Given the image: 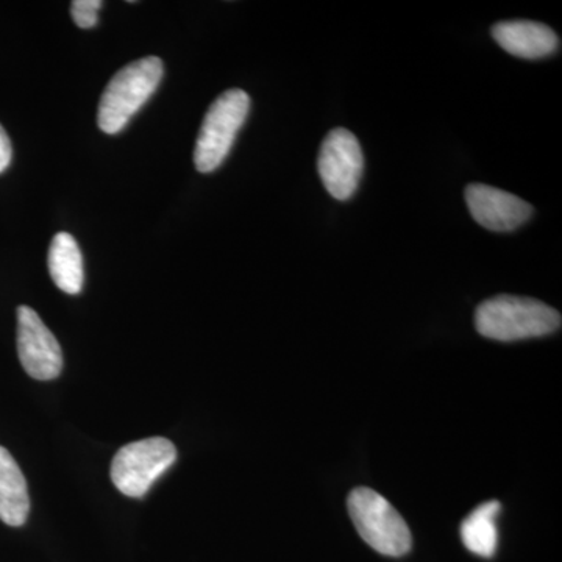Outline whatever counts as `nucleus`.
<instances>
[{
    "instance_id": "f257e3e1",
    "label": "nucleus",
    "mask_w": 562,
    "mask_h": 562,
    "mask_svg": "<svg viewBox=\"0 0 562 562\" xmlns=\"http://www.w3.org/2000/svg\"><path fill=\"white\" fill-rule=\"evenodd\" d=\"M561 314L536 299L497 295L476 308L475 327L494 341L513 342L541 338L560 330Z\"/></svg>"
},
{
    "instance_id": "f03ea898",
    "label": "nucleus",
    "mask_w": 562,
    "mask_h": 562,
    "mask_svg": "<svg viewBox=\"0 0 562 562\" xmlns=\"http://www.w3.org/2000/svg\"><path fill=\"white\" fill-rule=\"evenodd\" d=\"M165 66L158 57L140 58L122 68L103 91L98 124L109 135L120 133L138 113L162 79Z\"/></svg>"
},
{
    "instance_id": "7ed1b4c3",
    "label": "nucleus",
    "mask_w": 562,
    "mask_h": 562,
    "mask_svg": "<svg viewBox=\"0 0 562 562\" xmlns=\"http://www.w3.org/2000/svg\"><path fill=\"white\" fill-rule=\"evenodd\" d=\"M347 506L351 522L368 546L384 557L401 558L412 550L413 536L405 519L379 492L358 487Z\"/></svg>"
},
{
    "instance_id": "20e7f679",
    "label": "nucleus",
    "mask_w": 562,
    "mask_h": 562,
    "mask_svg": "<svg viewBox=\"0 0 562 562\" xmlns=\"http://www.w3.org/2000/svg\"><path fill=\"white\" fill-rule=\"evenodd\" d=\"M249 111L250 98L243 90L222 92L211 103L195 143L194 165L199 172L209 173L220 168L231 154Z\"/></svg>"
},
{
    "instance_id": "39448f33",
    "label": "nucleus",
    "mask_w": 562,
    "mask_h": 562,
    "mask_svg": "<svg viewBox=\"0 0 562 562\" xmlns=\"http://www.w3.org/2000/svg\"><path fill=\"white\" fill-rule=\"evenodd\" d=\"M177 460L176 446L166 438L127 443L111 462V480L127 497L140 498Z\"/></svg>"
},
{
    "instance_id": "423d86ee",
    "label": "nucleus",
    "mask_w": 562,
    "mask_h": 562,
    "mask_svg": "<svg viewBox=\"0 0 562 562\" xmlns=\"http://www.w3.org/2000/svg\"><path fill=\"white\" fill-rule=\"evenodd\" d=\"M317 171L325 190L336 201L353 198L364 171V154L357 136L347 128L328 133L321 146Z\"/></svg>"
},
{
    "instance_id": "0eeeda50",
    "label": "nucleus",
    "mask_w": 562,
    "mask_h": 562,
    "mask_svg": "<svg viewBox=\"0 0 562 562\" xmlns=\"http://www.w3.org/2000/svg\"><path fill=\"white\" fill-rule=\"evenodd\" d=\"M18 353L22 368L32 379L49 382L61 373L60 344L29 306L18 308Z\"/></svg>"
},
{
    "instance_id": "6e6552de",
    "label": "nucleus",
    "mask_w": 562,
    "mask_h": 562,
    "mask_svg": "<svg viewBox=\"0 0 562 562\" xmlns=\"http://www.w3.org/2000/svg\"><path fill=\"white\" fill-rule=\"evenodd\" d=\"M464 198L473 220L491 232L516 231L532 216L530 203L487 184H469Z\"/></svg>"
},
{
    "instance_id": "1a4fd4ad",
    "label": "nucleus",
    "mask_w": 562,
    "mask_h": 562,
    "mask_svg": "<svg viewBox=\"0 0 562 562\" xmlns=\"http://www.w3.org/2000/svg\"><path fill=\"white\" fill-rule=\"evenodd\" d=\"M491 33L503 50L525 60H539L560 49V36L541 22L503 21Z\"/></svg>"
},
{
    "instance_id": "9d476101",
    "label": "nucleus",
    "mask_w": 562,
    "mask_h": 562,
    "mask_svg": "<svg viewBox=\"0 0 562 562\" xmlns=\"http://www.w3.org/2000/svg\"><path fill=\"white\" fill-rule=\"evenodd\" d=\"M31 513L27 482L9 450L0 447V520L21 527Z\"/></svg>"
},
{
    "instance_id": "9b49d317",
    "label": "nucleus",
    "mask_w": 562,
    "mask_h": 562,
    "mask_svg": "<svg viewBox=\"0 0 562 562\" xmlns=\"http://www.w3.org/2000/svg\"><path fill=\"white\" fill-rule=\"evenodd\" d=\"M49 272L52 280L66 294H80L83 288V258L79 244L69 233H58L52 239L49 249Z\"/></svg>"
},
{
    "instance_id": "f8f14e48",
    "label": "nucleus",
    "mask_w": 562,
    "mask_h": 562,
    "mask_svg": "<svg viewBox=\"0 0 562 562\" xmlns=\"http://www.w3.org/2000/svg\"><path fill=\"white\" fill-rule=\"evenodd\" d=\"M501 509V503L492 501L483 503L465 517L461 525V539L469 552L482 558H492L497 552L498 531L495 520Z\"/></svg>"
},
{
    "instance_id": "ddd939ff",
    "label": "nucleus",
    "mask_w": 562,
    "mask_h": 562,
    "mask_svg": "<svg viewBox=\"0 0 562 562\" xmlns=\"http://www.w3.org/2000/svg\"><path fill=\"white\" fill-rule=\"evenodd\" d=\"M102 9L101 0H74L70 3V16L77 27L92 29L99 21V10Z\"/></svg>"
},
{
    "instance_id": "4468645a",
    "label": "nucleus",
    "mask_w": 562,
    "mask_h": 562,
    "mask_svg": "<svg viewBox=\"0 0 562 562\" xmlns=\"http://www.w3.org/2000/svg\"><path fill=\"white\" fill-rule=\"evenodd\" d=\"M11 155H13V149H11V140L9 135H7V132L3 131L2 125H0V173L9 168L11 162Z\"/></svg>"
}]
</instances>
